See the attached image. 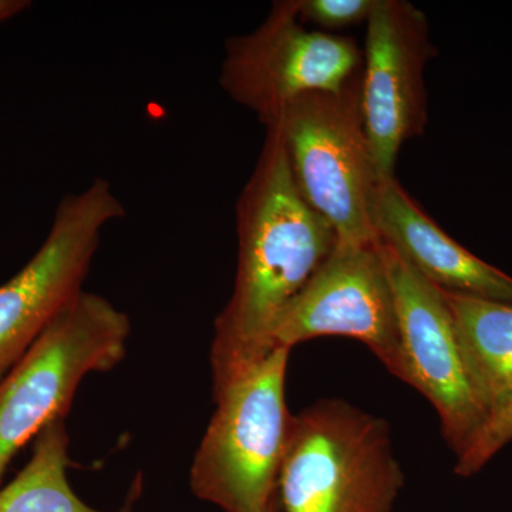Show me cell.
I'll return each instance as SVG.
<instances>
[{
  "instance_id": "5",
  "label": "cell",
  "mask_w": 512,
  "mask_h": 512,
  "mask_svg": "<svg viewBox=\"0 0 512 512\" xmlns=\"http://www.w3.org/2000/svg\"><path fill=\"white\" fill-rule=\"evenodd\" d=\"M266 128L284 144L296 187L335 229L340 244H373L377 178L362 111V74L340 92L305 94Z\"/></svg>"
},
{
  "instance_id": "1",
  "label": "cell",
  "mask_w": 512,
  "mask_h": 512,
  "mask_svg": "<svg viewBox=\"0 0 512 512\" xmlns=\"http://www.w3.org/2000/svg\"><path fill=\"white\" fill-rule=\"evenodd\" d=\"M235 217L237 275L211 342L214 399L274 352L279 320L338 244L335 229L296 187L275 128H266Z\"/></svg>"
},
{
  "instance_id": "8",
  "label": "cell",
  "mask_w": 512,
  "mask_h": 512,
  "mask_svg": "<svg viewBox=\"0 0 512 512\" xmlns=\"http://www.w3.org/2000/svg\"><path fill=\"white\" fill-rule=\"evenodd\" d=\"M392 284L406 383L439 414L441 434L463 456L488 421L443 291L379 239Z\"/></svg>"
},
{
  "instance_id": "4",
  "label": "cell",
  "mask_w": 512,
  "mask_h": 512,
  "mask_svg": "<svg viewBox=\"0 0 512 512\" xmlns=\"http://www.w3.org/2000/svg\"><path fill=\"white\" fill-rule=\"evenodd\" d=\"M289 353L274 350L215 397L217 407L192 458L195 497L225 512H264L278 500L293 419L286 403Z\"/></svg>"
},
{
  "instance_id": "12",
  "label": "cell",
  "mask_w": 512,
  "mask_h": 512,
  "mask_svg": "<svg viewBox=\"0 0 512 512\" xmlns=\"http://www.w3.org/2000/svg\"><path fill=\"white\" fill-rule=\"evenodd\" d=\"M443 295L490 420L512 402V303L448 291Z\"/></svg>"
},
{
  "instance_id": "6",
  "label": "cell",
  "mask_w": 512,
  "mask_h": 512,
  "mask_svg": "<svg viewBox=\"0 0 512 512\" xmlns=\"http://www.w3.org/2000/svg\"><path fill=\"white\" fill-rule=\"evenodd\" d=\"M124 215L123 202L104 178L59 201L36 254L0 285V380L84 291L101 234Z\"/></svg>"
},
{
  "instance_id": "9",
  "label": "cell",
  "mask_w": 512,
  "mask_h": 512,
  "mask_svg": "<svg viewBox=\"0 0 512 512\" xmlns=\"http://www.w3.org/2000/svg\"><path fill=\"white\" fill-rule=\"evenodd\" d=\"M322 336L356 339L406 383L399 319L379 239L336 244L276 326L274 349Z\"/></svg>"
},
{
  "instance_id": "10",
  "label": "cell",
  "mask_w": 512,
  "mask_h": 512,
  "mask_svg": "<svg viewBox=\"0 0 512 512\" xmlns=\"http://www.w3.org/2000/svg\"><path fill=\"white\" fill-rule=\"evenodd\" d=\"M362 111L377 178L396 177L403 144L427 124L424 70L437 55L426 15L406 0H377L367 20Z\"/></svg>"
},
{
  "instance_id": "3",
  "label": "cell",
  "mask_w": 512,
  "mask_h": 512,
  "mask_svg": "<svg viewBox=\"0 0 512 512\" xmlns=\"http://www.w3.org/2000/svg\"><path fill=\"white\" fill-rule=\"evenodd\" d=\"M128 316L109 299L83 291L0 380V487L22 448L66 419L77 389L92 373L123 362Z\"/></svg>"
},
{
  "instance_id": "15",
  "label": "cell",
  "mask_w": 512,
  "mask_h": 512,
  "mask_svg": "<svg viewBox=\"0 0 512 512\" xmlns=\"http://www.w3.org/2000/svg\"><path fill=\"white\" fill-rule=\"evenodd\" d=\"M511 441L512 402L487 421L476 441L463 456L457 458L454 473L464 478L476 476Z\"/></svg>"
},
{
  "instance_id": "7",
  "label": "cell",
  "mask_w": 512,
  "mask_h": 512,
  "mask_svg": "<svg viewBox=\"0 0 512 512\" xmlns=\"http://www.w3.org/2000/svg\"><path fill=\"white\" fill-rule=\"evenodd\" d=\"M362 66L355 40L306 29L295 0H278L258 28L225 42L220 86L268 126L298 97L345 89Z\"/></svg>"
},
{
  "instance_id": "2",
  "label": "cell",
  "mask_w": 512,
  "mask_h": 512,
  "mask_svg": "<svg viewBox=\"0 0 512 512\" xmlns=\"http://www.w3.org/2000/svg\"><path fill=\"white\" fill-rule=\"evenodd\" d=\"M403 487L382 417L340 399L293 416L278 484L285 512H392Z\"/></svg>"
},
{
  "instance_id": "11",
  "label": "cell",
  "mask_w": 512,
  "mask_h": 512,
  "mask_svg": "<svg viewBox=\"0 0 512 512\" xmlns=\"http://www.w3.org/2000/svg\"><path fill=\"white\" fill-rule=\"evenodd\" d=\"M370 218L377 238L430 284L443 291L512 303V276L454 241L396 177L377 181Z\"/></svg>"
},
{
  "instance_id": "14",
  "label": "cell",
  "mask_w": 512,
  "mask_h": 512,
  "mask_svg": "<svg viewBox=\"0 0 512 512\" xmlns=\"http://www.w3.org/2000/svg\"><path fill=\"white\" fill-rule=\"evenodd\" d=\"M302 22L332 33L333 30L367 23L376 9L377 0H295Z\"/></svg>"
},
{
  "instance_id": "16",
  "label": "cell",
  "mask_w": 512,
  "mask_h": 512,
  "mask_svg": "<svg viewBox=\"0 0 512 512\" xmlns=\"http://www.w3.org/2000/svg\"><path fill=\"white\" fill-rule=\"evenodd\" d=\"M32 6L29 0H0V22L13 19Z\"/></svg>"
},
{
  "instance_id": "17",
  "label": "cell",
  "mask_w": 512,
  "mask_h": 512,
  "mask_svg": "<svg viewBox=\"0 0 512 512\" xmlns=\"http://www.w3.org/2000/svg\"><path fill=\"white\" fill-rule=\"evenodd\" d=\"M281 511V503H279V498L278 500L275 501L274 504L271 505V507L268 508V510L264 511V512H279Z\"/></svg>"
},
{
  "instance_id": "13",
  "label": "cell",
  "mask_w": 512,
  "mask_h": 512,
  "mask_svg": "<svg viewBox=\"0 0 512 512\" xmlns=\"http://www.w3.org/2000/svg\"><path fill=\"white\" fill-rule=\"evenodd\" d=\"M69 446L64 420L43 430L26 466L0 487V512H101L84 503L70 485Z\"/></svg>"
}]
</instances>
